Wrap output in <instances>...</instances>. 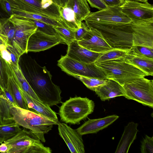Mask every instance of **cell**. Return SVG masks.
I'll return each instance as SVG.
<instances>
[{"label": "cell", "instance_id": "6", "mask_svg": "<svg viewBox=\"0 0 153 153\" xmlns=\"http://www.w3.org/2000/svg\"><path fill=\"white\" fill-rule=\"evenodd\" d=\"M4 142L8 147L7 153H51L52 152L50 147L44 146L35 134L25 129Z\"/></svg>", "mask_w": 153, "mask_h": 153}, {"label": "cell", "instance_id": "47", "mask_svg": "<svg viewBox=\"0 0 153 153\" xmlns=\"http://www.w3.org/2000/svg\"><path fill=\"white\" fill-rule=\"evenodd\" d=\"M9 18V16L4 11L0 5V19Z\"/></svg>", "mask_w": 153, "mask_h": 153}, {"label": "cell", "instance_id": "34", "mask_svg": "<svg viewBox=\"0 0 153 153\" xmlns=\"http://www.w3.org/2000/svg\"><path fill=\"white\" fill-rule=\"evenodd\" d=\"M74 77L80 80L88 88L94 91L97 87L105 84L107 82V79H102L79 76Z\"/></svg>", "mask_w": 153, "mask_h": 153}, {"label": "cell", "instance_id": "48", "mask_svg": "<svg viewBox=\"0 0 153 153\" xmlns=\"http://www.w3.org/2000/svg\"><path fill=\"white\" fill-rule=\"evenodd\" d=\"M6 45V44H5V43L0 38V54L1 55V50H0L1 47L2 45Z\"/></svg>", "mask_w": 153, "mask_h": 153}, {"label": "cell", "instance_id": "31", "mask_svg": "<svg viewBox=\"0 0 153 153\" xmlns=\"http://www.w3.org/2000/svg\"><path fill=\"white\" fill-rule=\"evenodd\" d=\"M19 126L15 122L0 125V143L13 137L21 130Z\"/></svg>", "mask_w": 153, "mask_h": 153}, {"label": "cell", "instance_id": "19", "mask_svg": "<svg viewBox=\"0 0 153 153\" xmlns=\"http://www.w3.org/2000/svg\"><path fill=\"white\" fill-rule=\"evenodd\" d=\"M94 91L102 101L125 95L121 85L114 80L107 79L105 84L97 87Z\"/></svg>", "mask_w": 153, "mask_h": 153}, {"label": "cell", "instance_id": "50", "mask_svg": "<svg viewBox=\"0 0 153 153\" xmlns=\"http://www.w3.org/2000/svg\"><path fill=\"white\" fill-rule=\"evenodd\" d=\"M2 94V91L1 89L0 88V94Z\"/></svg>", "mask_w": 153, "mask_h": 153}, {"label": "cell", "instance_id": "37", "mask_svg": "<svg viewBox=\"0 0 153 153\" xmlns=\"http://www.w3.org/2000/svg\"><path fill=\"white\" fill-rule=\"evenodd\" d=\"M142 153H153V137L146 135L141 141L140 147Z\"/></svg>", "mask_w": 153, "mask_h": 153}, {"label": "cell", "instance_id": "18", "mask_svg": "<svg viewBox=\"0 0 153 153\" xmlns=\"http://www.w3.org/2000/svg\"><path fill=\"white\" fill-rule=\"evenodd\" d=\"M13 9H17L23 11L40 15L55 19L60 23L61 18L58 7L54 3L46 9L40 8L27 4L11 0Z\"/></svg>", "mask_w": 153, "mask_h": 153}, {"label": "cell", "instance_id": "17", "mask_svg": "<svg viewBox=\"0 0 153 153\" xmlns=\"http://www.w3.org/2000/svg\"><path fill=\"white\" fill-rule=\"evenodd\" d=\"M119 117V116L114 114L102 118L89 119L76 130L82 136L97 133L100 131L107 127Z\"/></svg>", "mask_w": 153, "mask_h": 153}, {"label": "cell", "instance_id": "9", "mask_svg": "<svg viewBox=\"0 0 153 153\" xmlns=\"http://www.w3.org/2000/svg\"><path fill=\"white\" fill-rule=\"evenodd\" d=\"M57 65L62 71L74 77L79 76L102 79H107L103 71L94 63L88 64L79 62L65 55L61 56L58 61Z\"/></svg>", "mask_w": 153, "mask_h": 153}, {"label": "cell", "instance_id": "35", "mask_svg": "<svg viewBox=\"0 0 153 153\" xmlns=\"http://www.w3.org/2000/svg\"><path fill=\"white\" fill-rule=\"evenodd\" d=\"M132 53L141 56L153 58V48L142 46H133L130 49Z\"/></svg>", "mask_w": 153, "mask_h": 153}, {"label": "cell", "instance_id": "28", "mask_svg": "<svg viewBox=\"0 0 153 153\" xmlns=\"http://www.w3.org/2000/svg\"><path fill=\"white\" fill-rule=\"evenodd\" d=\"M13 10L14 14H16L28 19L37 20L53 26L62 27L60 22L53 19L17 9H13Z\"/></svg>", "mask_w": 153, "mask_h": 153}, {"label": "cell", "instance_id": "46", "mask_svg": "<svg viewBox=\"0 0 153 153\" xmlns=\"http://www.w3.org/2000/svg\"><path fill=\"white\" fill-rule=\"evenodd\" d=\"M9 149L7 145L4 142L2 143L0 145V152L2 153H7Z\"/></svg>", "mask_w": 153, "mask_h": 153}, {"label": "cell", "instance_id": "33", "mask_svg": "<svg viewBox=\"0 0 153 153\" xmlns=\"http://www.w3.org/2000/svg\"><path fill=\"white\" fill-rule=\"evenodd\" d=\"M53 27L65 44L68 45L76 40L75 32L65 27L57 26Z\"/></svg>", "mask_w": 153, "mask_h": 153}, {"label": "cell", "instance_id": "49", "mask_svg": "<svg viewBox=\"0 0 153 153\" xmlns=\"http://www.w3.org/2000/svg\"><path fill=\"white\" fill-rule=\"evenodd\" d=\"M133 1H137L140 2H146L148 1V0H131Z\"/></svg>", "mask_w": 153, "mask_h": 153}, {"label": "cell", "instance_id": "44", "mask_svg": "<svg viewBox=\"0 0 153 153\" xmlns=\"http://www.w3.org/2000/svg\"><path fill=\"white\" fill-rule=\"evenodd\" d=\"M53 2L52 0H41V4L42 8L46 9L50 7Z\"/></svg>", "mask_w": 153, "mask_h": 153}, {"label": "cell", "instance_id": "26", "mask_svg": "<svg viewBox=\"0 0 153 153\" xmlns=\"http://www.w3.org/2000/svg\"><path fill=\"white\" fill-rule=\"evenodd\" d=\"M15 32V26L9 18L0 19V38L6 45L12 46Z\"/></svg>", "mask_w": 153, "mask_h": 153}, {"label": "cell", "instance_id": "5", "mask_svg": "<svg viewBox=\"0 0 153 153\" xmlns=\"http://www.w3.org/2000/svg\"><path fill=\"white\" fill-rule=\"evenodd\" d=\"M94 106V101L86 97H70L59 108L60 120L66 123L79 124L93 112Z\"/></svg>", "mask_w": 153, "mask_h": 153}, {"label": "cell", "instance_id": "22", "mask_svg": "<svg viewBox=\"0 0 153 153\" xmlns=\"http://www.w3.org/2000/svg\"><path fill=\"white\" fill-rule=\"evenodd\" d=\"M21 90L29 108H32L38 113L50 118L58 120L55 112L48 105L35 99L21 89Z\"/></svg>", "mask_w": 153, "mask_h": 153}, {"label": "cell", "instance_id": "29", "mask_svg": "<svg viewBox=\"0 0 153 153\" xmlns=\"http://www.w3.org/2000/svg\"><path fill=\"white\" fill-rule=\"evenodd\" d=\"M130 49L113 48L103 52L94 63L100 62L117 59L125 58L128 55Z\"/></svg>", "mask_w": 153, "mask_h": 153}, {"label": "cell", "instance_id": "45", "mask_svg": "<svg viewBox=\"0 0 153 153\" xmlns=\"http://www.w3.org/2000/svg\"><path fill=\"white\" fill-rule=\"evenodd\" d=\"M54 4L58 7H63L67 3L68 0H52Z\"/></svg>", "mask_w": 153, "mask_h": 153}, {"label": "cell", "instance_id": "14", "mask_svg": "<svg viewBox=\"0 0 153 153\" xmlns=\"http://www.w3.org/2000/svg\"><path fill=\"white\" fill-rule=\"evenodd\" d=\"M87 33L78 43L85 48L92 51L103 53L112 49L106 42L101 33L97 29L88 27Z\"/></svg>", "mask_w": 153, "mask_h": 153}, {"label": "cell", "instance_id": "21", "mask_svg": "<svg viewBox=\"0 0 153 153\" xmlns=\"http://www.w3.org/2000/svg\"><path fill=\"white\" fill-rule=\"evenodd\" d=\"M124 58L128 62L144 72L146 76H153V58L134 54L131 53L130 50L128 55Z\"/></svg>", "mask_w": 153, "mask_h": 153}, {"label": "cell", "instance_id": "36", "mask_svg": "<svg viewBox=\"0 0 153 153\" xmlns=\"http://www.w3.org/2000/svg\"><path fill=\"white\" fill-rule=\"evenodd\" d=\"M30 19L33 22L37 27V30L49 35L58 36L53 26L37 20Z\"/></svg>", "mask_w": 153, "mask_h": 153}, {"label": "cell", "instance_id": "8", "mask_svg": "<svg viewBox=\"0 0 153 153\" xmlns=\"http://www.w3.org/2000/svg\"><path fill=\"white\" fill-rule=\"evenodd\" d=\"M9 18L15 28L12 46L20 58L24 54L27 53L28 39L37 28L31 20L20 15L14 14Z\"/></svg>", "mask_w": 153, "mask_h": 153}, {"label": "cell", "instance_id": "32", "mask_svg": "<svg viewBox=\"0 0 153 153\" xmlns=\"http://www.w3.org/2000/svg\"><path fill=\"white\" fill-rule=\"evenodd\" d=\"M13 71L10 65L0 54V88L2 90L7 88L9 76Z\"/></svg>", "mask_w": 153, "mask_h": 153}, {"label": "cell", "instance_id": "4", "mask_svg": "<svg viewBox=\"0 0 153 153\" xmlns=\"http://www.w3.org/2000/svg\"><path fill=\"white\" fill-rule=\"evenodd\" d=\"M94 63L103 71L107 79L114 80L121 86L128 81L146 76L144 72L128 62L124 58Z\"/></svg>", "mask_w": 153, "mask_h": 153}, {"label": "cell", "instance_id": "43", "mask_svg": "<svg viewBox=\"0 0 153 153\" xmlns=\"http://www.w3.org/2000/svg\"><path fill=\"white\" fill-rule=\"evenodd\" d=\"M2 93L6 98L11 102L15 105L16 103L14 97L10 91L7 88H5L2 90Z\"/></svg>", "mask_w": 153, "mask_h": 153}, {"label": "cell", "instance_id": "42", "mask_svg": "<svg viewBox=\"0 0 153 153\" xmlns=\"http://www.w3.org/2000/svg\"><path fill=\"white\" fill-rule=\"evenodd\" d=\"M107 6L120 7L124 2V0H102Z\"/></svg>", "mask_w": 153, "mask_h": 153}, {"label": "cell", "instance_id": "7", "mask_svg": "<svg viewBox=\"0 0 153 153\" xmlns=\"http://www.w3.org/2000/svg\"><path fill=\"white\" fill-rule=\"evenodd\" d=\"M122 86L125 98L153 108V80L137 78L126 82Z\"/></svg>", "mask_w": 153, "mask_h": 153}, {"label": "cell", "instance_id": "41", "mask_svg": "<svg viewBox=\"0 0 153 153\" xmlns=\"http://www.w3.org/2000/svg\"><path fill=\"white\" fill-rule=\"evenodd\" d=\"M92 7L97 8L99 10L106 9L107 6L100 0H86Z\"/></svg>", "mask_w": 153, "mask_h": 153}, {"label": "cell", "instance_id": "25", "mask_svg": "<svg viewBox=\"0 0 153 153\" xmlns=\"http://www.w3.org/2000/svg\"><path fill=\"white\" fill-rule=\"evenodd\" d=\"M62 27L75 32L81 27L77 22L73 10L66 4L63 7H58Z\"/></svg>", "mask_w": 153, "mask_h": 153}, {"label": "cell", "instance_id": "39", "mask_svg": "<svg viewBox=\"0 0 153 153\" xmlns=\"http://www.w3.org/2000/svg\"><path fill=\"white\" fill-rule=\"evenodd\" d=\"M88 28L85 22H82L81 27L75 32V39L77 41L82 39L87 33Z\"/></svg>", "mask_w": 153, "mask_h": 153}, {"label": "cell", "instance_id": "13", "mask_svg": "<svg viewBox=\"0 0 153 153\" xmlns=\"http://www.w3.org/2000/svg\"><path fill=\"white\" fill-rule=\"evenodd\" d=\"M60 43H65L59 36L49 35L37 29L28 39L27 51H44Z\"/></svg>", "mask_w": 153, "mask_h": 153}, {"label": "cell", "instance_id": "23", "mask_svg": "<svg viewBox=\"0 0 153 153\" xmlns=\"http://www.w3.org/2000/svg\"><path fill=\"white\" fill-rule=\"evenodd\" d=\"M66 4L73 10L76 20L80 25L91 12L86 0H68Z\"/></svg>", "mask_w": 153, "mask_h": 153}, {"label": "cell", "instance_id": "1", "mask_svg": "<svg viewBox=\"0 0 153 153\" xmlns=\"http://www.w3.org/2000/svg\"><path fill=\"white\" fill-rule=\"evenodd\" d=\"M21 70L27 81L42 102L50 107L62 102V91L52 81V75L45 66L28 57L23 62Z\"/></svg>", "mask_w": 153, "mask_h": 153}, {"label": "cell", "instance_id": "3", "mask_svg": "<svg viewBox=\"0 0 153 153\" xmlns=\"http://www.w3.org/2000/svg\"><path fill=\"white\" fill-rule=\"evenodd\" d=\"M88 27L98 30L113 48L130 49L132 46L131 23L127 24H100L85 22Z\"/></svg>", "mask_w": 153, "mask_h": 153}, {"label": "cell", "instance_id": "51", "mask_svg": "<svg viewBox=\"0 0 153 153\" xmlns=\"http://www.w3.org/2000/svg\"><path fill=\"white\" fill-rule=\"evenodd\" d=\"M100 1H102L103 2V1L102 0H100Z\"/></svg>", "mask_w": 153, "mask_h": 153}, {"label": "cell", "instance_id": "30", "mask_svg": "<svg viewBox=\"0 0 153 153\" xmlns=\"http://www.w3.org/2000/svg\"><path fill=\"white\" fill-rule=\"evenodd\" d=\"M12 68L14 71L17 82L20 88L23 91L27 93L33 98L41 102L36 95L25 79L19 65V67L18 68Z\"/></svg>", "mask_w": 153, "mask_h": 153}, {"label": "cell", "instance_id": "16", "mask_svg": "<svg viewBox=\"0 0 153 153\" xmlns=\"http://www.w3.org/2000/svg\"><path fill=\"white\" fill-rule=\"evenodd\" d=\"M68 45L66 55L81 62L88 64L94 63L102 53L89 51L80 45L76 40Z\"/></svg>", "mask_w": 153, "mask_h": 153}, {"label": "cell", "instance_id": "11", "mask_svg": "<svg viewBox=\"0 0 153 153\" xmlns=\"http://www.w3.org/2000/svg\"><path fill=\"white\" fill-rule=\"evenodd\" d=\"M122 12L133 23L153 18V6L148 1L124 0L120 6Z\"/></svg>", "mask_w": 153, "mask_h": 153}, {"label": "cell", "instance_id": "24", "mask_svg": "<svg viewBox=\"0 0 153 153\" xmlns=\"http://www.w3.org/2000/svg\"><path fill=\"white\" fill-rule=\"evenodd\" d=\"M7 88L13 95L16 106L23 109L29 110L26 100L17 82L13 70L12 73L9 76Z\"/></svg>", "mask_w": 153, "mask_h": 153}, {"label": "cell", "instance_id": "2", "mask_svg": "<svg viewBox=\"0 0 153 153\" xmlns=\"http://www.w3.org/2000/svg\"><path fill=\"white\" fill-rule=\"evenodd\" d=\"M10 110L14 121L20 126L29 129L42 142H45L44 135L54 125L60 122L36 111L23 109L11 103Z\"/></svg>", "mask_w": 153, "mask_h": 153}, {"label": "cell", "instance_id": "10", "mask_svg": "<svg viewBox=\"0 0 153 153\" xmlns=\"http://www.w3.org/2000/svg\"><path fill=\"white\" fill-rule=\"evenodd\" d=\"M85 22L100 24H127L131 20L121 11L120 7H109L104 10L91 12L84 19Z\"/></svg>", "mask_w": 153, "mask_h": 153}, {"label": "cell", "instance_id": "20", "mask_svg": "<svg viewBox=\"0 0 153 153\" xmlns=\"http://www.w3.org/2000/svg\"><path fill=\"white\" fill-rule=\"evenodd\" d=\"M138 124L134 122L129 123L125 127L124 130L117 145L115 153H127L129 148L136 139L138 130Z\"/></svg>", "mask_w": 153, "mask_h": 153}, {"label": "cell", "instance_id": "40", "mask_svg": "<svg viewBox=\"0 0 153 153\" xmlns=\"http://www.w3.org/2000/svg\"><path fill=\"white\" fill-rule=\"evenodd\" d=\"M0 5L9 17L14 14L10 0H0Z\"/></svg>", "mask_w": 153, "mask_h": 153}, {"label": "cell", "instance_id": "38", "mask_svg": "<svg viewBox=\"0 0 153 153\" xmlns=\"http://www.w3.org/2000/svg\"><path fill=\"white\" fill-rule=\"evenodd\" d=\"M6 48L10 54L11 67L13 68H18L20 57L12 45H7Z\"/></svg>", "mask_w": 153, "mask_h": 153}, {"label": "cell", "instance_id": "12", "mask_svg": "<svg viewBox=\"0 0 153 153\" xmlns=\"http://www.w3.org/2000/svg\"><path fill=\"white\" fill-rule=\"evenodd\" d=\"M133 46L153 48V18L131 23Z\"/></svg>", "mask_w": 153, "mask_h": 153}, {"label": "cell", "instance_id": "27", "mask_svg": "<svg viewBox=\"0 0 153 153\" xmlns=\"http://www.w3.org/2000/svg\"><path fill=\"white\" fill-rule=\"evenodd\" d=\"M11 103L3 93L0 94V125L14 122L10 109Z\"/></svg>", "mask_w": 153, "mask_h": 153}, {"label": "cell", "instance_id": "15", "mask_svg": "<svg viewBox=\"0 0 153 153\" xmlns=\"http://www.w3.org/2000/svg\"><path fill=\"white\" fill-rule=\"evenodd\" d=\"M58 125L59 134L64 141L71 152L85 153L82 135L65 123H60Z\"/></svg>", "mask_w": 153, "mask_h": 153}]
</instances>
